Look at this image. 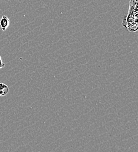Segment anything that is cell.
Masks as SVG:
<instances>
[{"label": "cell", "instance_id": "cell-1", "mask_svg": "<svg viewBox=\"0 0 138 152\" xmlns=\"http://www.w3.org/2000/svg\"><path fill=\"white\" fill-rule=\"evenodd\" d=\"M122 26L129 32H136L138 29V13L128 12L123 19Z\"/></svg>", "mask_w": 138, "mask_h": 152}, {"label": "cell", "instance_id": "cell-2", "mask_svg": "<svg viewBox=\"0 0 138 152\" xmlns=\"http://www.w3.org/2000/svg\"><path fill=\"white\" fill-rule=\"evenodd\" d=\"M10 23V19L5 16L4 15L2 17V18L0 19V28H1L2 31H6V29L8 28Z\"/></svg>", "mask_w": 138, "mask_h": 152}, {"label": "cell", "instance_id": "cell-3", "mask_svg": "<svg viewBox=\"0 0 138 152\" xmlns=\"http://www.w3.org/2000/svg\"><path fill=\"white\" fill-rule=\"evenodd\" d=\"M8 91H9V88L7 85H5V86L2 89L0 90V96H2L7 95Z\"/></svg>", "mask_w": 138, "mask_h": 152}, {"label": "cell", "instance_id": "cell-4", "mask_svg": "<svg viewBox=\"0 0 138 152\" xmlns=\"http://www.w3.org/2000/svg\"><path fill=\"white\" fill-rule=\"evenodd\" d=\"M5 66V64L2 62L1 57V56H0V69H2L3 67H4Z\"/></svg>", "mask_w": 138, "mask_h": 152}]
</instances>
